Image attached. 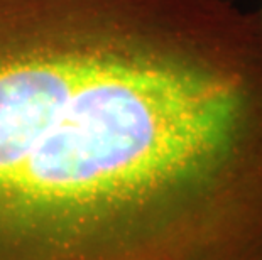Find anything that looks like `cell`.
I'll return each mask as SVG.
<instances>
[{"mask_svg": "<svg viewBox=\"0 0 262 260\" xmlns=\"http://www.w3.org/2000/svg\"><path fill=\"white\" fill-rule=\"evenodd\" d=\"M260 204L257 12L0 0V260H154Z\"/></svg>", "mask_w": 262, "mask_h": 260, "instance_id": "obj_1", "label": "cell"}, {"mask_svg": "<svg viewBox=\"0 0 262 260\" xmlns=\"http://www.w3.org/2000/svg\"><path fill=\"white\" fill-rule=\"evenodd\" d=\"M257 17H259V24H260V31H262V9L257 12Z\"/></svg>", "mask_w": 262, "mask_h": 260, "instance_id": "obj_2", "label": "cell"}]
</instances>
